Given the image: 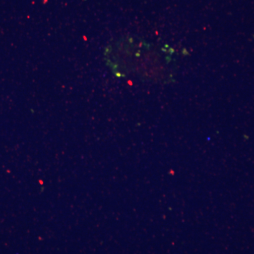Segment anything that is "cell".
<instances>
[{"label":"cell","instance_id":"obj_1","mask_svg":"<svg viewBox=\"0 0 254 254\" xmlns=\"http://www.w3.org/2000/svg\"><path fill=\"white\" fill-rule=\"evenodd\" d=\"M107 61L119 76L135 72L143 77L163 80L170 76L171 55L133 38L121 40L106 50Z\"/></svg>","mask_w":254,"mask_h":254}]
</instances>
